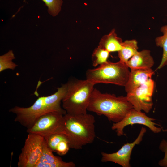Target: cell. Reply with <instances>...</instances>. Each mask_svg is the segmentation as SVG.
Returning a JSON list of instances; mask_svg holds the SVG:
<instances>
[{"instance_id": "cell-16", "label": "cell", "mask_w": 167, "mask_h": 167, "mask_svg": "<svg viewBox=\"0 0 167 167\" xmlns=\"http://www.w3.org/2000/svg\"><path fill=\"white\" fill-rule=\"evenodd\" d=\"M160 31L163 35L155 39L156 46L163 49L162 58L157 70L161 69L167 65V24L161 27Z\"/></svg>"}, {"instance_id": "cell-14", "label": "cell", "mask_w": 167, "mask_h": 167, "mask_svg": "<svg viewBox=\"0 0 167 167\" xmlns=\"http://www.w3.org/2000/svg\"><path fill=\"white\" fill-rule=\"evenodd\" d=\"M122 39L117 36L115 29L101 39L99 45L110 53L118 52L122 48Z\"/></svg>"}, {"instance_id": "cell-13", "label": "cell", "mask_w": 167, "mask_h": 167, "mask_svg": "<svg viewBox=\"0 0 167 167\" xmlns=\"http://www.w3.org/2000/svg\"><path fill=\"white\" fill-rule=\"evenodd\" d=\"M150 53L147 49L138 51L126 64L131 70L151 68L154 62Z\"/></svg>"}, {"instance_id": "cell-1", "label": "cell", "mask_w": 167, "mask_h": 167, "mask_svg": "<svg viewBox=\"0 0 167 167\" xmlns=\"http://www.w3.org/2000/svg\"><path fill=\"white\" fill-rule=\"evenodd\" d=\"M67 84H62L54 94L39 97L33 104L28 107L15 106L9 110L15 114V121L27 129L31 127L41 116L51 112L65 115L66 111L61 106V102L66 91Z\"/></svg>"}, {"instance_id": "cell-9", "label": "cell", "mask_w": 167, "mask_h": 167, "mask_svg": "<svg viewBox=\"0 0 167 167\" xmlns=\"http://www.w3.org/2000/svg\"><path fill=\"white\" fill-rule=\"evenodd\" d=\"M155 120V119L148 116L141 111H138L133 108L121 121L113 123L111 129L115 130L117 135L120 136L124 134L123 129L125 127L129 125L139 124L146 126L155 133H159L163 130V129L156 126L161 125L154 122Z\"/></svg>"}, {"instance_id": "cell-11", "label": "cell", "mask_w": 167, "mask_h": 167, "mask_svg": "<svg viewBox=\"0 0 167 167\" xmlns=\"http://www.w3.org/2000/svg\"><path fill=\"white\" fill-rule=\"evenodd\" d=\"M47 145L45 139L41 156L35 167H75L73 162L63 161L60 157L55 156Z\"/></svg>"}, {"instance_id": "cell-7", "label": "cell", "mask_w": 167, "mask_h": 167, "mask_svg": "<svg viewBox=\"0 0 167 167\" xmlns=\"http://www.w3.org/2000/svg\"><path fill=\"white\" fill-rule=\"evenodd\" d=\"M64 115L58 112L45 114L38 118L31 127L27 129V132L40 135L44 138L54 134H63Z\"/></svg>"}, {"instance_id": "cell-4", "label": "cell", "mask_w": 167, "mask_h": 167, "mask_svg": "<svg viewBox=\"0 0 167 167\" xmlns=\"http://www.w3.org/2000/svg\"><path fill=\"white\" fill-rule=\"evenodd\" d=\"M66 83V91L62 101V107L69 114L87 113L95 84L87 79H71Z\"/></svg>"}, {"instance_id": "cell-19", "label": "cell", "mask_w": 167, "mask_h": 167, "mask_svg": "<svg viewBox=\"0 0 167 167\" xmlns=\"http://www.w3.org/2000/svg\"><path fill=\"white\" fill-rule=\"evenodd\" d=\"M48 7V13L53 16L57 15L60 12L62 0H42Z\"/></svg>"}, {"instance_id": "cell-8", "label": "cell", "mask_w": 167, "mask_h": 167, "mask_svg": "<svg viewBox=\"0 0 167 167\" xmlns=\"http://www.w3.org/2000/svg\"><path fill=\"white\" fill-rule=\"evenodd\" d=\"M155 83L151 78L139 87L127 93L126 97L133 109L148 113L152 108V96Z\"/></svg>"}, {"instance_id": "cell-18", "label": "cell", "mask_w": 167, "mask_h": 167, "mask_svg": "<svg viewBox=\"0 0 167 167\" xmlns=\"http://www.w3.org/2000/svg\"><path fill=\"white\" fill-rule=\"evenodd\" d=\"M15 59L14 54L12 50L0 56V72L8 69L14 70L18 65L13 62Z\"/></svg>"}, {"instance_id": "cell-5", "label": "cell", "mask_w": 167, "mask_h": 167, "mask_svg": "<svg viewBox=\"0 0 167 167\" xmlns=\"http://www.w3.org/2000/svg\"><path fill=\"white\" fill-rule=\"evenodd\" d=\"M130 73L125 63L120 60L116 62L108 61L96 68L88 69L86 72V79L95 84L104 83L124 87Z\"/></svg>"}, {"instance_id": "cell-17", "label": "cell", "mask_w": 167, "mask_h": 167, "mask_svg": "<svg viewBox=\"0 0 167 167\" xmlns=\"http://www.w3.org/2000/svg\"><path fill=\"white\" fill-rule=\"evenodd\" d=\"M110 53L98 45L94 49L92 55L93 66L95 67L106 62Z\"/></svg>"}, {"instance_id": "cell-21", "label": "cell", "mask_w": 167, "mask_h": 167, "mask_svg": "<svg viewBox=\"0 0 167 167\" xmlns=\"http://www.w3.org/2000/svg\"><path fill=\"white\" fill-rule=\"evenodd\" d=\"M70 148L69 142L66 137L62 140L57 147L55 152L60 156L66 155Z\"/></svg>"}, {"instance_id": "cell-3", "label": "cell", "mask_w": 167, "mask_h": 167, "mask_svg": "<svg viewBox=\"0 0 167 167\" xmlns=\"http://www.w3.org/2000/svg\"><path fill=\"white\" fill-rule=\"evenodd\" d=\"M133 108L126 96L102 93L94 88L87 110L98 115H103L109 121L116 123L122 120Z\"/></svg>"}, {"instance_id": "cell-10", "label": "cell", "mask_w": 167, "mask_h": 167, "mask_svg": "<svg viewBox=\"0 0 167 167\" xmlns=\"http://www.w3.org/2000/svg\"><path fill=\"white\" fill-rule=\"evenodd\" d=\"M146 131V128L142 127L137 138L134 142L125 144L116 152L111 153L102 152L101 161L113 162L123 167H131L130 161L132 150L136 145L140 144Z\"/></svg>"}, {"instance_id": "cell-20", "label": "cell", "mask_w": 167, "mask_h": 167, "mask_svg": "<svg viewBox=\"0 0 167 167\" xmlns=\"http://www.w3.org/2000/svg\"><path fill=\"white\" fill-rule=\"evenodd\" d=\"M66 137L63 134H55L52 135L44 139L49 147L53 152H55L56 148L59 143Z\"/></svg>"}, {"instance_id": "cell-2", "label": "cell", "mask_w": 167, "mask_h": 167, "mask_svg": "<svg viewBox=\"0 0 167 167\" xmlns=\"http://www.w3.org/2000/svg\"><path fill=\"white\" fill-rule=\"evenodd\" d=\"M94 116L91 114L63 115L62 134L68 139L70 148L80 149L92 143L96 137Z\"/></svg>"}, {"instance_id": "cell-22", "label": "cell", "mask_w": 167, "mask_h": 167, "mask_svg": "<svg viewBox=\"0 0 167 167\" xmlns=\"http://www.w3.org/2000/svg\"><path fill=\"white\" fill-rule=\"evenodd\" d=\"M160 149L164 153V158L158 162L159 165L161 167H167V141L163 139L159 146Z\"/></svg>"}, {"instance_id": "cell-6", "label": "cell", "mask_w": 167, "mask_h": 167, "mask_svg": "<svg viewBox=\"0 0 167 167\" xmlns=\"http://www.w3.org/2000/svg\"><path fill=\"white\" fill-rule=\"evenodd\" d=\"M44 138L40 135L28 133L19 154L18 167H35L42 154Z\"/></svg>"}, {"instance_id": "cell-12", "label": "cell", "mask_w": 167, "mask_h": 167, "mask_svg": "<svg viewBox=\"0 0 167 167\" xmlns=\"http://www.w3.org/2000/svg\"><path fill=\"white\" fill-rule=\"evenodd\" d=\"M131 70L127 82L124 86L127 93L145 83L155 73L152 68Z\"/></svg>"}, {"instance_id": "cell-15", "label": "cell", "mask_w": 167, "mask_h": 167, "mask_svg": "<svg viewBox=\"0 0 167 167\" xmlns=\"http://www.w3.org/2000/svg\"><path fill=\"white\" fill-rule=\"evenodd\" d=\"M138 42L135 39L126 40L122 42V48L118 52L120 61L125 63L138 51Z\"/></svg>"}]
</instances>
